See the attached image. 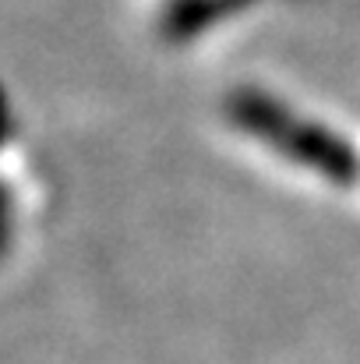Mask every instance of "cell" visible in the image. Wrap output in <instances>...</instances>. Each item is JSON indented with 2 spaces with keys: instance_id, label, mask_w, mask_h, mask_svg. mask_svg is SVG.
<instances>
[{
  "instance_id": "6da1fadb",
  "label": "cell",
  "mask_w": 360,
  "mask_h": 364,
  "mask_svg": "<svg viewBox=\"0 0 360 364\" xmlns=\"http://www.w3.org/2000/svg\"><path fill=\"white\" fill-rule=\"evenodd\" d=\"M230 114H234V121L244 131L276 141V149H283L290 159L307 163V166L322 170L332 181H354V166L357 163H354V152H347L339 138H332L325 127H315V124L290 117L268 96L240 92V96H234Z\"/></svg>"
}]
</instances>
